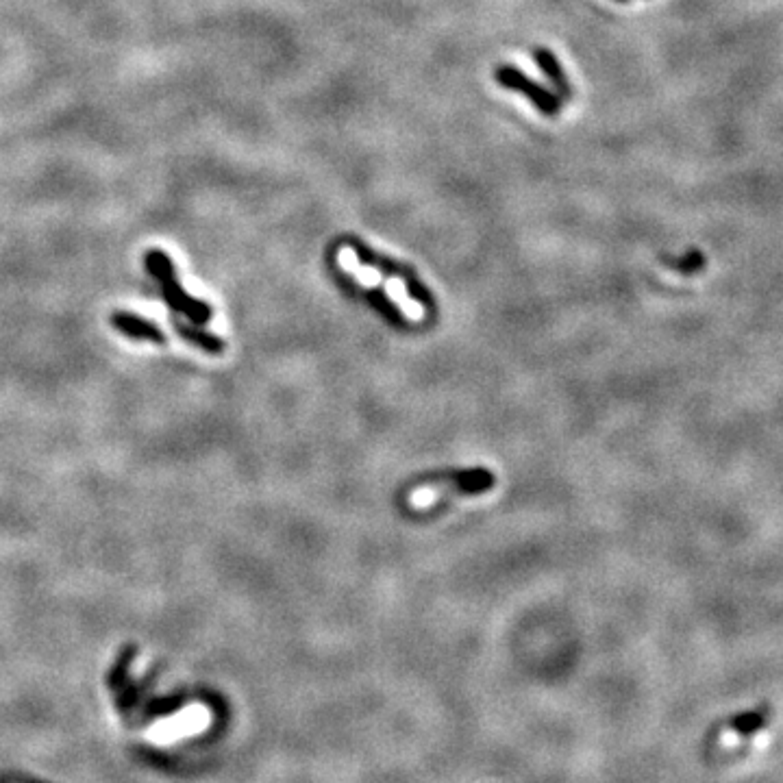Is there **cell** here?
Returning a JSON list of instances; mask_svg holds the SVG:
<instances>
[{
    "mask_svg": "<svg viewBox=\"0 0 783 783\" xmlns=\"http://www.w3.org/2000/svg\"><path fill=\"white\" fill-rule=\"evenodd\" d=\"M494 486V475L486 468H475L462 472L453 479H446L440 483H429L409 494V505L414 509H429L435 503L455 499V496H472L481 494Z\"/></svg>",
    "mask_w": 783,
    "mask_h": 783,
    "instance_id": "6da1fadb",
    "label": "cell"
},
{
    "mask_svg": "<svg viewBox=\"0 0 783 783\" xmlns=\"http://www.w3.org/2000/svg\"><path fill=\"white\" fill-rule=\"evenodd\" d=\"M146 266L151 270V275L161 283V292H164L166 303L174 309V312L188 316L192 325H205V322L211 320V316H214L211 307L196 301V298L188 296L181 290L177 277H174L170 259L164 253H148Z\"/></svg>",
    "mask_w": 783,
    "mask_h": 783,
    "instance_id": "7a4b0ae2",
    "label": "cell"
},
{
    "mask_svg": "<svg viewBox=\"0 0 783 783\" xmlns=\"http://www.w3.org/2000/svg\"><path fill=\"white\" fill-rule=\"evenodd\" d=\"M496 79H499V83H503L505 87H509V90H516L520 94L529 96L531 103L536 105L540 111H544V114L555 116L559 111L557 98L551 92H546L544 87H540L538 83H533L529 77H525V74L518 72L516 68L501 66L499 70H496Z\"/></svg>",
    "mask_w": 783,
    "mask_h": 783,
    "instance_id": "3957f363",
    "label": "cell"
},
{
    "mask_svg": "<svg viewBox=\"0 0 783 783\" xmlns=\"http://www.w3.org/2000/svg\"><path fill=\"white\" fill-rule=\"evenodd\" d=\"M111 325L122 335H127L131 340H140V342H155V344H164L166 338L161 333L159 327H155L153 322H148L140 316H133L127 312H116L111 316Z\"/></svg>",
    "mask_w": 783,
    "mask_h": 783,
    "instance_id": "277c9868",
    "label": "cell"
},
{
    "mask_svg": "<svg viewBox=\"0 0 783 783\" xmlns=\"http://www.w3.org/2000/svg\"><path fill=\"white\" fill-rule=\"evenodd\" d=\"M177 331L183 340H188L190 344H196L198 348H203L205 353L220 355L222 351H225V344H222V340L216 338L214 333H209L201 327H192V325H183V322H177Z\"/></svg>",
    "mask_w": 783,
    "mask_h": 783,
    "instance_id": "5b68a950",
    "label": "cell"
},
{
    "mask_svg": "<svg viewBox=\"0 0 783 783\" xmlns=\"http://www.w3.org/2000/svg\"><path fill=\"white\" fill-rule=\"evenodd\" d=\"M533 59H536V61H538V66L555 81V85L559 87V92H562L564 96H570L568 81H566V77H564L562 68H559L557 59H555L549 51H546V48H538V51L533 53Z\"/></svg>",
    "mask_w": 783,
    "mask_h": 783,
    "instance_id": "8992f818",
    "label": "cell"
}]
</instances>
